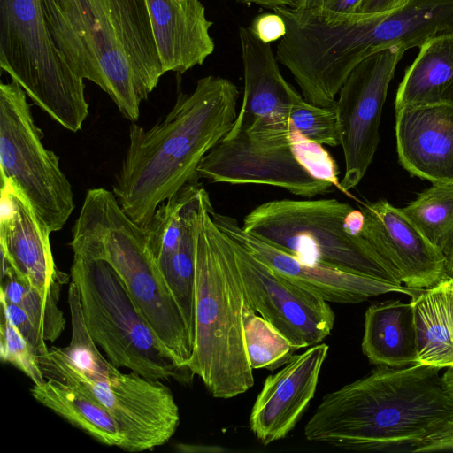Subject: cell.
Instances as JSON below:
<instances>
[{"label": "cell", "instance_id": "6da1fadb", "mask_svg": "<svg viewBox=\"0 0 453 453\" xmlns=\"http://www.w3.org/2000/svg\"><path fill=\"white\" fill-rule=\"evenodd\" d=\"M239 96L228 79L207 75L150 128L132 122L112 192L134 222L145 227L162 203L198 180L201 161L236 119Z\"/></svg>", "mask_w": 453, "mask_h": 453}, {"label": "cell", "instance_id": "7a4b0ae2", "mask_svg": "<svg viewBox=\"0 0 453 453\" xmlns=\"http://www.w3.org/2000/svg\"><path fill=\"white\" fill-rule=\"evenodd\" d=\"M440 368L377 365L326 394L304 426L307 441L357 451L406 452L445 419L453 399Z\"/></svg>", "mask_w": 453, "mask_h": 453}, {"label": "cell", "instance_id": "3957f363", "mask_svg": "<svg viewBox=\"0 0 453 453\" xmlns=\"http://www.w3.org/2000/svg\"><path fill=\"white\" fill-rule=\"evenodd\" d=\"M53 42L132 122L165 73L146 0H41Z\"/></svg>", "mask_w": 453, "mask_h": 453}, {"label": "cell", "instance_id": "277c9868", "mask_svg": "<svg viewBox=\"0 0 453 453\" xmlns=\"http://www.w3.org/2000/svg\"><path fill=\"white\" fill-rule=\"evenodd\" d=\"M208 192L196 228L195 318L188 367L215 398L229 399L254 385L243 336L247 301L229 237L214 224Z\"/></svg>", "mask_w": 453, "mask_h": 453}, {"label": "cell", "instance_id": "5b68a950", "mask_svg": "<svg viewBox=\"0 0 453 453\" xmlns=\"http://www.w3.org/2000/svg\"><path fill=\"white\" fill-rule=\"evenodd\" d=\"M71 341L38 355L45 378L74 385L96 398L118 423L128 452L151 450L168 442L180 423V412L170 388L132 372H121L101 353L83 319L77 285L68 288Z\"/></svg>", "mask_w": 453, "mask_h": 453}, {"label": "cell", "instance_id": "8992f818", "mask_svg": "<svg viewBox=\"0 0 453 453\" xmlns=\"http://www.w3.org/2000/svg\"><path fill=\"white\" fill-rule=\"evenodd\" d=\"M72 237L73 257L106 261L174 364L188 367L193 340L185 319L151 254L144 227L125 213L113 192L87 191Z\"/></svg>", "mask_w": 453, "mask_h": 453}, {"label": "cell", "instance_id": "52a82bcc", "mask_svg": "<svg viewBox=\"0 0 453 453\" xmlns=\"http://www.w3.org/2000/svg\"><path fill=\"white\" fill-rule=\"evenodd\" d=\"M339 173L324 146L303 137L289 119L229 130L197 168L198 179L211 183L270 185L307 198L340 190Z\"/></svg>", "mask_w": 453, "mask_h": 453}, {"label": "cell", "instance_id": "ba28073f", "mask_svg": "<svg viewBox=\"0 0 453 453\" xmlns=\"http://www.w3.org/2000/svg\"><path fill=\"white\" fill-rule=\"evenodd\" d=\"M352 209L336 198L273 200L250 211L242 227L302 262L403 285L393 267L365 237L346 229V217Z\"/></svg>", "mask_w": 453, "mask_h": 453}, {"label": "cell", "instance_id": "9c48e42d", "mask_svg": "<svg viewBox=\"0 0 453 453\" xmlns=\"http://www.w3.org/2000/svg\"><path fill=\"white\" fill-rule=\"evenodd\" d=\"M70 277L88 334L109 361L150 380L192 381V372L174 364L106 261L73 257Z\"/></svg>", "mask_w": 453, "mask_h": 453}, {"label": "cell", "instance_id": "30bf717a", "mask_svg": "<svg viewBox=\"0 0 453 453\" xmlns=\"http://www.w3.org/2000/svg\"><path fill=\"white\" fill-rule=\"evenodd\" d=\"M0 66L58 124L81 129L88 115L84 80L53 42L41 0H0Z\"/></svg>", "mask_w": 453, "mask_h": 453}, {"label": "cell", "instance_id": "8fae6325", "mask_svg": "<svg viewBox=\"0 0 453 453\" xmlns=\"http://www.w3.org/2000/svg\"><path fill=\"white\" fill-rule=\"evenodd\" d=\"M27 94L14 81L0 84L1 186L19 193L40 223L59 231L74 210L71 183L59 157L45 148Z\"/></svg>", "mask_w": 453, "mask_h": 453}, {"label": "cell", "instance_id": "7c38bea8", "mask_svg": "<svg viewBox=\"0 0 453 453\" xmlns=\"http://www.w3.org/2000/svg\"><path fill=\"white\" fill-rule=\"evenodd\" d=\"M405 51L394 46L370 55L355 66L338 93L334 108L345 162L340 191L347 195L373 160L388 88Z\"/></svg>", "mask_w": 453, "mask_h": 453}, {"label": "cell", "instance_id": "4fadbf2b", "mask_svg": "<svg viewBox=\"0 0 453 453\" xmlns=\"http://www.w3.org/2000/svg\"><path fill=\"white\" fill-rule=\"evenodd\" d=\"M229 240L245 296L256 312L296 350L330 335L335 314L328 302L275 273L242 244Z\"/></svg>", "mask_w": 453, "mask_h": 453}, {"label": "cell", "instance_id": "5bb4252c", "mask_svg": "<svg viewBox=\"0 0 453 453\" xmlns=\"http://www.w3.org/2000/svg\"><path fill=\"white\" fill-rule=\"evenodd\" d=\"M216 226L275 273L318 295L328 303L355 304L388 293L415 295L419 289L396 285L337 268L300 261L246 233L238 221L211 211Z\"/></svg>", "mask_w": 453, "mask_h": 453}, {"label": "cell", "instance_id": "9a60e30c", "mask_svg": "<svg viewBox=\"0 0 453 453\" xmlns=\"http://www.w3.org/2000/svg\"><path fill=\"white\" fill-rule=\"evenodd\" d=\"M362 236L393 267L403 285L426 288L447 278L446 257L402 209L387 200L364 203Z\"/></svg>", "mask_w": 453, "mask_h": 453}, {"label": "cell", "instance_id": "2e32d148", "mask_svg": "<svg viewBox=\"0 0 453 453\" xmlns=\"http://www.w3.org/2000/svg\"><path fill=\"white\" fill-rule=\"evenodd\" d=\"M328 349L326 343L308 347L265 379L249 420L264 446L284 439L302 418L315 395Z\"/></svg>", "mask_w": 453, "mask_h": 453}, {"label": "cell", "instance_id": "e0dca14e", "mask_svg": "<svg viewBox=\"0 0 453 453\" xmlns=\"http://www.w3.org/2000/svg\"><path fill=\"white\" fill-rule=\"evenodd\" d=\"M0 249L2 268L43 295L63 273L54 263L50 235L27 201L9 186H1Z\"/></svg>", "mask_w": 453, "mask_h": 453}, {"label": "cell", "instance_id": "ac0fdd59", "mask_svg": "<svg viewBox=\"0 0 453 453\" xmlns=\"http://www.w3.org/2000/svg\"><path fill=\"white\" fill-rule=\"evenodd\" d=\"M395 111L402 166L432 183H453V106L419 105Z\"/></svg>", "mask_w": 453, "mask_h": 453}, {"label": "cell", "instance_id": "d6986e66", "mask_svg": "<svg viewBox=\"0 0 453 453\" xmlns=\"http://www.w3.org/2000/svg\"><path fill=\"white\" fill-rule=\"evenodd\" d=\"M151 29L165 73H184L213 52L212 22L200 0H146Z\"/></svg>", "mask_w": 453, "mask_h": 453}, {"label": "cell", "instance_id": "ffe728a7", "mask_svg": "<svg viewBox=\"0 0 453 453\" xmlns=\"http://www.w3.org/2000/svg\"><path fill=\"white\" fill-rule=\"evenodd\" d=\"M238 35L244 88L240 111L230 130H242L257 121L288 119L299 93L283 78L271 43L261 41L250 27H240Z\"/></svg>", "mask_w": 453, "mask_h": 453}, {"label": "cell", "instance_id": "44dd1931", "mask_svg": "<svg viewBox=\"0 0 453 453\" xmlns=\"http://www.w3.org/2000/svg\"><path fill=\"white\" fill-rule=\"evenodd\" d=\"M361 349L375 365L404 367L418 364L410 302L387 300L370 305L365 314Z\"/></svg>", "mask_w": 453, "mask_h": 453}, {"label": "cell", "instance_id": "7402d4cb", "mask_svg": "<svg viewBox=\"0 0 453 453\" xmlns=\"http://www.w3.org/2000/svg\"><path fill=\"white\" fill-rule=\"evenodd\" d=\"M418 364L453 366V278L411 296Z\"/></svg>", "mask_w": 453, "mask_h": 453}, {"label": "cell", "instance_id": "603a6c76", "mask_svg": "<svg viewBox=\"0 0 453 453\" xmlns=\"http://www.w3.org/2000/svg\"><path fill=\"white\" fill-rule=\"evenodd\" d=\"M434 104L453 106V35L435 37L419 48L395 100V111Z\"/></svg>", "mask_w": 453, "mask_h": 453}, {"label": "cell", "instance_id": "cb8c5ba5", "mask_svg": "<svg viewBox=\"0 0 453 453\" xmlns=\"http://www.w3.org/2000/svg\"><path fill=\"white\" fill-rule=\"evenodd\" d=\"M31 395L41 404L97 441L120 448L123 437L111 413L92 395L70 383L46 378L34 384Z\"/></svg>", "mask_w": 453, "mask_h": 453}, {"label": "cell", "instance_id": "d4e9b609", "mask_svg": "<svg viewBox=\"0 0 453 453\" xmlns=\"http://www.w3.org/2000/svg\"><path fill=\"white\" fill-rule=\"evenodd\" d=\"M0 296L20 307L43 334L46 341L55 342L65 327V319L58 307L60 285L65 282L63 273L53 283L48 295H43L19 279L7 265L1 269Z\"/></svg>", "mask_w": 453, "mask_h": 453}, {"label": "cell", "instance_id": "484cf974", "mask_svg": "<svg viewBox=\"0 0 453 453\" xmlns=\"http://www.w3.org/2000/svg\"><path fill=\"white\" fill-rule=\"evenodd\" d=\"M402 211L447 260L453 252V183H433Z\"/></svg>", "mask_w": 453, "mask_h": 453}, {"label": "cell", "instance_id": "4316f807", "mask_svg": "<svg viewBox=\"0 0 453 453\" xmlns=\"http://www.w3.org/2000/svg\"><path fill=\"white\" fill-rule=\"evenodd\" d=\"M247 299V298H246ZM243 336L249 364L253 370L274 371L283 366L296 349L246 301Z\"/></svg>", "mask_w": 453, "mask_h": 453}, {"label": "cell", "instance_id": "83f0119b", "mask_svg": "<svg viewBox=\"0 0 453 453\" xmlns=\"http://www.w3.org/2000/svg\"><path fill=\"white\" fill-rule=\"evenodd\" d=\"M288 119L303 137L321 145H341L337 113L334 107L326 108L306 102L299 94L294 100Z\"/></svg>", "mask_w": 453, "mask_h": 453}, {"label": "cell", "instance_id": "f1b7e54d", "mask_svg": "<svg viewBox=\"0 0 453 453\" xmlns=\"http://www.w3.org/2000/svg\"><path fill=\"white\" fill-rule=\"evenodd\" d=\"M0 357L3 362L9 363L26 374L34 384L45 381L39 364L38 354L11 324L1 311L0 322Z\"/></svg>", "mask_w": 453, "mask_h": 453}, {"label": "cell", "instance_id": "f546056e", "mask_svg": "<svg viewBox=\"0 0 453 453\" xmlns=\"http://www.w3.org/2000/svg\"><path fill=\"white\" fill-rule=\"evenodd\" d=\"M0 302L1 311L36 353L42 355L48 352L50 349L47 347V341L27 314L20 307L5 301L1 296Z\"/></svg>", "mask_w": 453, "mask_h": 453}, {"label": "cell", "instance_id": "4dcf8cb0", "mask_svg": "<svg viewBox=\"0 0 453 453\" xmlns=\"http://www.w3.org/2000/svg\"><path fill=\"white\" fill-rule=\"evenodd\" d=\"M406 452H453V417L445 419L419 441L410 443Z\"/></svg>", "mask_w": 453, "mask_h": 453}, {"label": "cell", "instance_id": "1f68e13d", "mask_svg": "<svg viewBox=\"0 0 453 453\" xmlns=\"http://www.w3.org/2000/svg\"><path fill=\"white\" fill-rule=\"evenodd\" d=\"M250 27L261 41L268 43L279 41L286 33V25L282 17L274 12L258 15Z\"/></svg>", "mask_w": 453, "mask_h": 453}, {"label": "cell", "instance_id": "d6a6232c", "mask_svg": "<svg viewBox=\"0 0 453 453\" xmlns=\"http://www.w3.org/2000/svg\"><path fill=\"white\" fill-rule=\"evenodd\" d=\"M409 0H363L356 13L377 14L395 10Z\"/></svg>", "mask_w": 453, "mask_h": 453}, {"label": "cell", "instance_id": "836d02e7", "mask_svg": "<svg viewBox=\"0 0 453 453\" xmlns=\"http://www.w3.org/2000/svg\"><path fill=\"white\" fill-rule=\"evenodd\" d=\"M363 0H323L321 7L325 10L341 13H356Z\"/></svg>", "mask_w": 453, "mask_h": 453}, {"label": "cell", "instance_id": "e575fe53", "mask_svg": "<svg viewBox=\"0 0 453 453\" xmlns=\"http://www.w3.org/2000/svg\"><path fill=\"white\" fill-rule=\"evenodd\" d=\"M248 4H257L273 10L278 7L294 8L296 6V0H237Z\"/></svg>", "mask_w": 453, "mask_h": 453}, {"label": "cell", "instance_id": "d590c367", "mask_svg": "<svg viewBox=\"0 0 453 453\" xmlns=\"http://www.w3.org/2000/svg\"><path fill=\"white\" fill-rule=\"evenodd\" d=\"M443 386L453 399V366L447 368L446 372L441 375Z\"/></svg>", "mask_w": 453, "mask_h": 453}, {"label": "cell", "instance_id": "8d00e7d4", "mask_svg": "<svg viewBox=\"0 0 453 453\" xmlns=\"http://www.w3.org/2000/svg\"><path fill=\"white\" fill-rule=\"evenodd\" d=\"M323 0H296L297 8L321 7Z\"/></svg>", "mask_w": 453, "mask_h": 453}, {"label": "cell", "instance_id": "74e56055", "mask_svg": "<svg viewBox=\"0 0 453 453\" xmlns=\"http://www.w3.org/2000/svg\"><path fill=\"white\" fill-rule=\"evenodd\" d=\"M446 273L449 278H453V252L446 260Z\"/></svg>", "mask_w": 453, "mask_h": 453}]
</instances>
